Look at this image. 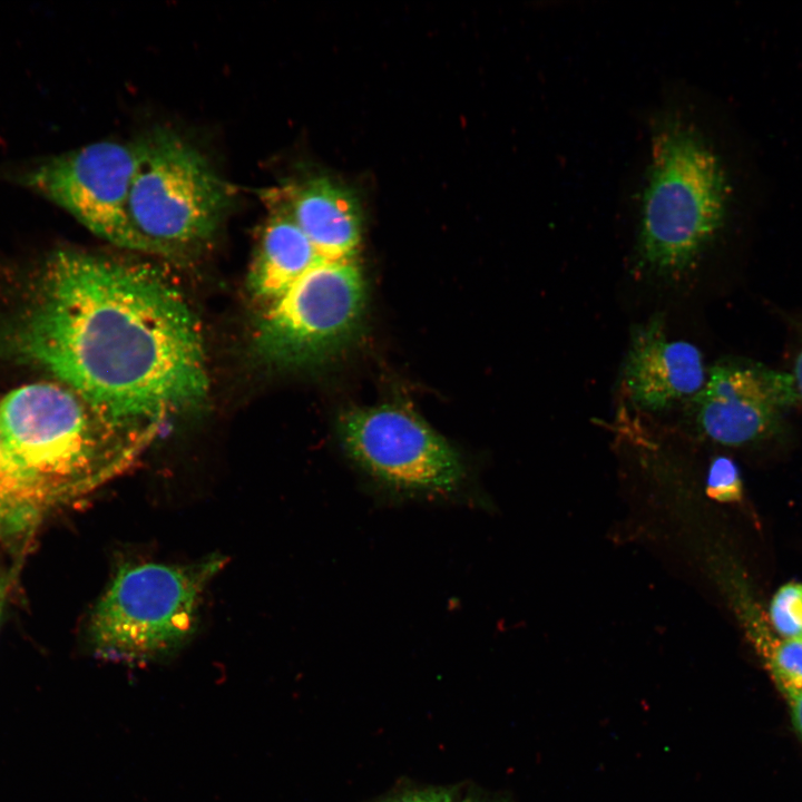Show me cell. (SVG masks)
Wrapping results in <instances>:
<instances>
[{
  "instance_id": "1",
  "label": "cell",
  "mask_w": 802,
  "mask_h": 802,
  "mask_svg": "<svg viewBox=\"0 0 802 802\" xmlns=\"http://www.w3.org/2000/svg\"><path fill=\"white\" fill-rule=\"evenodd\" d=\"M199 322L153 265L77 250L52 253L0 331V352L37 365L109 415L158 424L204 401Z\"/></svg>"
},
{
  "instance_id": "2",
  "label": "cell",
  "mask_w": 802,
  "mask_h": 802,
  "mask_svg": "<svg viewBox=\"0 0 802 802\" xmlns=\"http://www.w3.org/2000/svg\"><path fill=\"white\" fill-rule=\"evenodd\" d=\"M158 424L116 419L60 382L0 400V440L45 510L71 505L128 470Z\"/></svg>"
},
{
  "instance_id": "3",
  "label": "cell",
  "mask_w": 802,
  "mask_h": 802,
  "mask_svg": "<svg viewBox=\"0 0 802 802\" xmlns=\"http://www.w3.org/2000/svg\"><path fill=\"white\" fill-rule=\"evenodd\" d=\"M642 199L638 250L652 270H688L724 222L728 185L717 155L677 114L663 117L652 138Z\"/></svg>"
},
{
  "instance_id": "4",
  "label": "cell",
  "mask_w": 802,
  "mask_h": 802,
  "mask_svg": "<svg viewBox=\"0 0 802 802\" xmlns=\"http://www.w3.org/2000/svg\"><path fill=\"white\" fill-rule=\"evenodd\" d=\"M128 202L131 251L170 258L202 250L232 204V187L205 156L169 130L135 143Z\"/></svg>"
},
{
  "instance_id": "5",
  "label": "cell",
  "mask_w": 802,
  "mask_h": 802,
  "mask_svg": "<svg viewBox=\"0 0 802 802\" xmlns=\"http://www.w3.org/2000/svg\"><path fill=\"white\" fill-rule=\"evenodd\" d=\"M224 565L216 555L187 565H124L91 614L92 649L133 663L176 651L194 633L205 589Z\"/></svg>"
},
{
  "instance_id": "6",
  "label": "cell",
  "mask_w": 802,
  "mask_h": 802,
  "mask_svg": "<svg viewBox=\"0 0 802 802\" xmlns=\"http://www.w3.org/2000/svg\"><path fill=\"white\" fill-rule=\"evenodd\" d=\"M364 281L355 260L322 261L262 307L255 341L278 365H303L332 354L361 321Z\"/></svg>"
},
{
  "instance_id": "7",
  "label": "cell",
  "mask_w": 802,
  "mask_h": 802,
  "mask_svg": "<svg viewBox=\"0 0 802 802\" xmlns=\"http://www.w3.org/2000/svg\"><path fill=\"white\" fill-rule=\"evenodd\" d=\"M136 144L98 141L76 150L0 169V178L62 207L90 232L131 250L127 202Z\"/></svg>"
},
{
  "instance_id": "8",
  "label": "cell",
  "mask_w": 802,
  "mask_h": 802,
  "mask_svg": "<svg viewBox=\"0 0 802 802\" xmlns=\"http://www.w3.org/2000/svg\"><path fill=\"white\" fill-rule=\"evenodd\" d=\"M340 437L359 467L395 490L446 495L463 482L464 467L456 450L401 407L351 411L341 419Z\"/></svg>"
},
{
  "instance_id": "9",
  "label": "cell",
  "mask_w": 802,
  "mask_h": 802,
  "mask_svg": "<svg viewBox=\"0 0 802 802\" xmlns=\"http://www.w3.org/2000/svg\"><path fill=\"white\" fill-rule=\"evenodd\" d=\"M698 430L730 447L773 434L799 395L793 374L749 361H723L693 398Z\"/></svg>"
},
{
  "instance_id": "10",
  "label": "cell",
  "mask_w": 802,
  "mask_h": 802,
  "mask_svg": "<svg viewBox=\"0 0 802 802\" xmlns=\"http://www.w3.org/2000/svg\"><path fill=\"white\" fill-rule=\"evenodd\" d=\"M706 376L698 348L686 341L668 340L659 319L634 332L624 383L639 407L661 411L679 400L694 398Z\"/></svg>"
},
{
  "instance_id": "11",
  "label": "cell",
  "mask_w": 802,
  "mask_h": 802,
  "mask_svg": "<svg viewBox=\"0 0 802 802\" xmlns=\"http://www.w3.org/2000/svg\"><path fill=\"white\" fill-rule=\"evenodd\" d=\"M265 199L291 216L323 260H355L362 216L349 189L319 176L266 190Z\"/></svg>"
},
{
  "instance_id": "12",
  "label": "cell",
  "mask_w": 802,
  "mask_h": 802,
  "mask_svg": "<svg viewBox=\"0 0 802 802\" xmlns=\"http://www.w3.org/2000/svg\"><path fill=\"white\" fill-rule=\"evenodd\" d=\"M266 205L270 217L248 274L250 293L261 307L276 300L309 270L325 261L284 209Z\"/></svg>"
},
{
  "instance_id": "13",
  "label": "cell",
  "mask_w": 802,
  "mask_h": 802,
  "mask_svg": "<svg viewBox=\"0 0 802 802\" xmlns=\"http://www.w3.org/2000/svg\"><path fill=\"white\" fill-rule=\"evenodd\" d=\"M45 510L8 456L0 440V540L29 535Z\"/></svg>"
},
{
  "instance_id": "14",
  "label": "cell",
  "mask_w": 802,
  "mask_h": 802,
  "mask_svg": "<svg viewBox=\"0 0 802 802\" xmlns=\"http://www.w3.org/2000/svg\"><path fill=\"white\" fill-rule=\"evenodd\" d=\"M765 657L777 687L788 700L802 692V637L775 638L769 644Z\"/></svg>"
},
{
  "instance_id": "15",
  "label": "cell",
  "mask_w": 802,
  "mask_h": 802,
  "mask_svg": "<svg viewBox=\"0 0 802 802\" xmlns=\"http://www.w3.org/2000/svg\"><path fill=\"white\" fill-rule=\"evenodd\" d=\"M769 619L779 638L802 637V583H789L776 590Z\"/></svg>"
},
{
  "instance_id": "16",
  "label": "cell",
  "mask_w": 802,
  "mask_h": 802,
  "mask_svg": "<svg viewBox=\"0 0 802 802\" xmlns=\"http://www.w3.org/2000/svg\"><path fill=\"white\" fill-rule=\"evenodd\" d=\"M742 490L741 473L736 463L727 457L715 458L707 471V495L721 502H733L741 499Z\"/></svg>"
},
{
  "instance_id": "17",
  "label": "cell",
  "mask_w": 802,
  "mask_h": 802,
  "mask_svg": "<svg viewBox=\"0 0 802 802\" xmlns=\"http://www.w3.org/2000/svg\"><path fill=\"white\" fill-rule=\"evenodd\" d=\"M389 802H457L454 798L442 791H421L395 798Z\"/></svg>"
},
{
  "instance_id": "18",
  "label": "cell",
  "mask_w": 802,
  "mask_h": 802,
  "mask_svg": "<svg viewBox=\"0 0 802 802\" xmlns=\"http://www.w3.org/2000/svg\"><path fill=\"white\" fill-rule=\"evenodd\" d=\"M791 708L793 726L802 739V692L788 700Z\"/></svg>"
},
{
  "instance_id": "19",
  "label": "cell",
  "mask_w": 802,
  "mask_h": 802,
  "mask_svg": "<svg viewBox=\"0 0 802 802\" xmlns=\"http://www.w3.org/2000/svg\"><path fill=\"white\" fill-rule=\"evenodd\" d=\"M799 395V401L802 402V348L800 352L798 353L795 364H794V372L792 373Z\"/></svg>"
},
{
  "instance_id": "20",
  "label": "cell",
  "mask_w": 802,
  "mask_h": 802,
  "mask_svg": "<svg viewBox=\"0 0 802 802\" xmlns=\"http://www.w3.org/2000/svg\"><path fill=\"white\" fill-rule=\"evenodd\" d=\"M7 593V581L0 574V617L3 609Z\"/></svg>"
},
{
  "instance_id": "21",
  "label": "cell",
  "mask_w": 802,
  "mask_h": 802,
  "mask_svg": "<svg viewBox=\"0 0 802 802\" xmlns=\"http://www.w3.org/2000/svg\"><path fill=\"white\" fill-rule=\"evenodd\" d=\"M462 802H471V801H462Z\"/></svg>"
}]
</instances>
